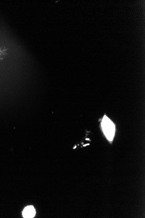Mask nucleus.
I'll list each match as a JSON object with an SVG mask.
<instances>
[{
  "mask_svg": "<svg viewBox=\"0 0 145 218\" xmlns=\"http://www.w3.org/2000/svg\"><path fill=\"white\" fill-rule=\"evenodd\" d=\"M101 126L108 140L110 141H113L115 133V125L113 122L106 116H104L102 121Z\"/></svg>",
  "mask_w": 145,
  "mask_h": 218,
  "instance_id": "nucleus-1",
  "label": "nucleus"
},
{
  "mask_svg": "<svg viewBox=\"0 0 145 218\" xmlns=\"http://www.w3.org/2000/svg\"><path fill=\"white\" fill-rule=\"evenodd\" d=\"M35 213L33 206H27L23 212V216L24 218H33L34 216Z\"/></svg>",
  "mask_w": 145,
  "mask_h": 218,
  "instance_id": "nucleus-2",
  "label": "nucleus"
},
{
  "mask_svg": "<svg viewBox=\"0 0 145 218\" xmlns=\"http://www.w3.org/2000/svg\"><path fill=\"white\" fill-rule=\"evenodd\" d=\"M8 49L5 47H0V60H3L8 54Z\"/></svg>",
  "mask_w": 145,
  "mask_h": 218,
  "instance_id": "nucleus-3",
  "label": "nucleus"
}]
</instances>
